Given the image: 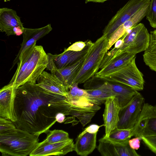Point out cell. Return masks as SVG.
<instances>
[{"label": "cell", "instance_id": "obj_1", "mask_svg": "<svg viewBox=\"0 0 156 156\" xmlns=\"http://www.w3.org/2000/svg\"><path fill=\"white\" fill-rule=\"evenodd\" d=\"M65 97L48 92L36 84L27 83L16 89L15 101L17 129L39 136L57 122L59 113L66 115Z\"/></svg>", "mask_w": 156, "mask_h": 156}, {"label": "cell", "instance_id": "obj_2", "mask_svg": "<svg viewBox=\"0 0 156 156\" xmlns=\"http://www.w3.org/2000/svg\"><path fill=\"white\" fill-rule=\"evenodd\" d=\"M36 42L20 56L16 70L9 83L17 88L27 83L36 84L38 78L48 64L47 54Z\"/></svg>", "mask_w": 156, "mask_h": 156}, {"label": "cell", "instance_id": "obj_3", "mask_svg": "<svg viewBox=\"0 0 156 156\" xmlns=\"http://www.w3.org/2000/svg\"><path fill=\"white\" fill-rule=\"evenodd\" d=\"M150 34L142 23L129 29L115 44V46L105 55L100 66L101 69L120 54L127 52L136 55L144 51L150 41Z\"/></svg>", "mask_w": 156, "mask_h": 156}, {"label": "cell", "instance_id": "obj_4", "mask_svg": "<svg viewBox=\"0 0 156 156\" xmlns=\"http://www.w3.org/2000/svg\"><path fill=\"white\" fill-rule=\"evenodd\" d=\"M39 136L16 128L0 132V151L3 156L30 155L39 143Z\"/></svg>", "mask_w": 156, "mask_h": 156}, {"label": "cell", "instance_id": "obj_5", "mask_svg": "<svg viewBox=\"0 0 156 156\" xmlns=\"http://www.w3.org/2000/svg\"><path fill=\"white\" fill-rule=\"evenodd\" d=\"M108 41L107 36L102 35L94 43L73 83H85L95 76L99 71L104 58L108 51Z\"/></svg>", "mask_w": 156, "mask_h": 156}, {"label": "cell", "instance_id": "obj_6", "mask_svg": "<svg viewBox=\"0 0 156 156\" xmlns=\"http://www.w3.org/2000/svg\"><path fill=\"white\" fill-rule=\"evenodd\" d=\"M135 59L136 56L128 64L115 72L97 78L103 81L125 84L137 90H142L145 82L144 76L136 66Z\"/></svg>", "mask_w": 156, "mask_h": 156}, {"label": "cell", "instance_id": "obj_7", "mask_svg": "<svg viewBox=\"0 0 156 156\" xmlns=\"http://www.w3.org/2000/svg\"><path fill=\"white\" fill-rule=\"evenodd\" d=\"M133 129L135 137L156 136V110L154 106L147 103L143 105Z\"/></svg>", "mask_w": 156, "mask_h": 156}, {"label": "cell", "instance_id": "obj_8", "mask_svg": "<svg viewBox=\"0 0 156 156\" xmlns=\"http://www.w3.org/2000/svg\"><path fill=\"white\" fill-rule=\"evenodd\" d=\"M150 1L129 0L121 8L109 21L103 31V35L108 39L120 26L129 20L146 4Z\"/></svg>", "mask_w": 156, "mask_h": 156}, {"label": "cell", "instance_id": "obj_9", "mask_svg": "<svg viewBox=\"0 0 156 156\" xmlns=\"http://www.w3.org/2000/svg\"><path fill=\"white\" fill-rule=\"evenodd\" d=\"M144 101L143 97L138 92L128 104L120 108L117 128L131 129L134 127L141 111Z\"/></svg>", "mask_w": 156, "mask_h": 156}, {"label": "cell", "instance_id": "obj_10", "mask_svg": "<svg viewBox=\"0 0 156 156\" xmlns=\"http://www.w3.org/2000/svg\"><path fill=\"white\" fill-rule=\"evenodd\" d=\"M93 43L90 40L87 41L86 47L81 51H64L58 55L48 53L47 69L49 70L51 68L60 69L73 64L87 55Z\"/></svg>", "mask_w": 156, "mask_h": 156}, {"label": "cell", "instance_id": "obj_11", "mask_svg": "<svg viewBox=\"0 0 156 156\" xmlns=\"http://www.w3.org/2000/svg\"><path fill=\"white\" fill-rule=\"evenodd\" d=\"M24 27L16 11L7 8L0 9V30L7 36H20L23 34Z\"/></svg>", "mask_w": 156, "mask_h": 156}, {"label": "cell", "instance_id": "obj_12", "mask_svg": "<svg viewBox=\"0 0 156 156\" xmlns=\"http://www.w3.org/2000/svg\"><path fill=\"white\" fill-rule=\"evenodd\" d=\"M72 139L60 142L44 144L38 143L30 156H63L74 151Z\"/></svg>", "mask_w": 156, "mask_h": 156}, {"label": "cell", "instance_id": "obj_13", "mask_svg": "<svg viewBox=\"0 0 156 156\" xmlns=\"http://www.w3.org/2000/svg\"><path fill=\"white\" fill-rule=\"evenodd\" d=\"M16 89L8 83L0 91V118L10 120L13 123L16 121L15 109Z\"/></svg>", "mask_w": 156, "mask_h": 156}, {"label": "cell", "instance_id": "obj_14", "mask_svg": "<svg viewBox=\"0 0 156 156\" xmlns=\"http://www.w3.org/2000/svg\"><path fill=\"white\" fill-rule=\"evenodd\" d=\"M98 151L103 156H139L130 147L129 141L122 143L112 142L103 137L99 140Z\"/></svg>", "mask_w": 156, "mask_h": 156}, {"label": "cell", "instance_id": "obj_15", "mask_svg": "<svg viewBox=\"0 0 156 156\" xmlns=\"http://www.w3.org/2000/svg\"><path fill=\"white\" fill-rule=\"evenodd\" d=\"M103 118L105 127V138L108 137L111 131L117 127L120 107L115 97L108 98L105 103Z\"/></svg>", "mask_w": 156, "mask_h": 156}, {"label": "cell", "instance_id": "obj_16", "mask_svg": "<svg viewBox=\"0 0 156 156\" xmlns=\"http://www.w3.org/2000/svg\"><path fill=\"white\" fill-rule=\"evenodd\" d=\"M96 87H101L110 90L115 94L120 108L128 104L138 92L135 89L123 83L104 81Z\"/></svg>", "mask_w": 156, "mask_h": 156}, {"label": "cell", "instance_id": "obj_17", "mask_svg": "<svg viewBox=\"0 0 156 156\" xmlns=\"http://www.w3.org/2000/svg\"><path fill=\"white\" fill-rule=\"evenodd\" d=\"M150 2H149L146 4L129 20L117 28L111 35L108 39V50L123 36L127 30L138 24L146 16Z\"/></svg>", "mask_w": 156, "mask_h": 156}, {"label": "cell", "instance_id": "obj_18", "mask_svg": "<svg viewBox=\"0 0 156 156\" xmlns=\"http://www.w3.org/2000/svg\"><path fill=\"white\" fill-rule=\"evenodd\" d=\"M52 29L51 24L45 27L35 29L24 28L23 34V41L21 47L16 58L14 60L11 70L18 62L21 55L30 47L37 41L48 34Z\"/></svg>", "mask_w": 156, "mask_h": 156}, {"label": "cell", "instance_id": "obj_19", "mask_svg": "<svg viewBox=\"0 0 156 156\" xmlns=\"http://www.w3.org/2000/svg\"><path fill=\"white\" fill-rule=\"evenodd\" d=\"M36 84L46 91L66 97L69 89L54 75L44 71L37 80Z\"/></svg>", "mask_w": 156, "mask_h": 156}, {"label": "cell", "instance_id": "obj_20", "mask_svg": "<svg viewBox=\"0 0 156 156\" xmlns=\"http://www.w3.org/2000/svg\"><path fill=\"white\" fill-rule=\"evenodd\" d=\"M86 56L71 65L60 69L51 68L49 70L69 89L81 69Z\"/></svg>", "mask_w": 156, "mask_h": 156}, {"label": "cell", "instance_id": "obj_21", "mask_svg": "<svg viewBox=\"0 0 156 156\" xmlns=\"http://www.w3.org/2000/svg\"><path fill=\"white\" fill-rule=\"evenodd\" d=\"M97 133L87 132L77 136L74 145V151L81 156L91 154L96 147Z\"/></svg>", "mask_w": 156, "mask_h": 156}, {"label": "cell", "instance_id": "obj_22", "mask_svg": "<svg viewBox=\"0 0 156 156\" xmlns=\"http://www.w3.org/2000/svg\"><path fill=\"white\" fill-rule=\"evenodd\" d=\"M135 55L126 52L120 54L100 69L94 76L99 78L115 72L129 63Z\"/></svg>", "mask_w": 156, "mask_h": 156}, {"label": "cell", "instance_id": "obj_23", "mask_svg": "<svg viewBox=\"0 0 156 156\" xmlns=\"http://www.w3.org/2000/svg\"><path fill=\"white\" fill-rule=\"evenodd\" d=\"M150 41L143 55L144 62L151 70L156 72V30L151 31Z\"/></svg>", "mask_w": 156, "mask_h": 156}, {"label": "cell", "instance_id": "obj_24", "mask_svg": "<svg viewBox=\"0 0 156 156\" xmlns=\"http://www.w3.org/2000/svg\"><path fill=\"white\" fill-rule=\"evenodd\" d=\"M86 90L88 98L100 105L105 103L108 98L115 97V94L110 90L101 87Z\"/></svg>", "mask_w": 156, "mask_h": 156}, {"label": "cell", "instance_id": "obj_25", "mask_svg": "<svg viewBox=\"0 0 156 156\" xmlns=\"http://www.w3.org/2000/svg\"><path fill=\"white\" fill-rule=\"evenodd\" d=\"M133 136V128L131 129H121L116 127L111 131L108 137L105 138L114 142L122 143L129 141Z\"/></svg>", "mask_w": 156, "mask_h": 156}, {"label": "cell", "instance_id": "obj_26", "mask_svg": "<svg viewBox=\"0 0 156 156\" xmlns=\"http://www.w3.org/2000/svg\"><path fill=\"white\" fill-rule=\"evenodd\" d=\"M46 134L47 138L41 142L42 143H55L65 141L70 138L68 133L62 130H49Z\"/></svg>", "mask_w": 156, "mask_h": 156}, {"label": "cell", "instance_id": "obj_27", "mask_svg": "<svg viewBox=\"0 0 156 156\" xmlns=\"http://www.w3.org/2000/svg\"><path fill=\"white\" fill-rule=\"evenodd\" d=\"M78 83H74L69 87L67 94L65 97L69 101H78L88 98L86 89L79 88Z\"/></svg>", "mask_w": 156, "mask_h": 156}, {"label": "cell", "instance_id": "obj_28", "mask_svg": "<svg viewBox=\"0 0 156 156\" xmlns=\"http://www.w3.org/2000/svg\"><path fill=\"white\" fill-rule=\"evenodd\" d=\"M146 19L151 26L156 28V0L150 1L148 10L146 15Z\"/></svg>", "mask_w": 156, "mask_h": 156}, {"label": "cell", "instance_id": "obj_29", "mask_svg": "<svg viewBox=\"0 0 156 156\" xmlns=\"http://www.w3.org/2000/svg\"><path fill=\"white\" fill-rule=\"evenodd\" d=\"M141 138L147 146L156 154V136H142Z\"/></svg>", "mask_w": 156, "mask_h": 156}, {"label": "cell", "instance_id": "obj_30", "mask_svg": "<svg viewBox=\"0 0 156 156\" xmlns=\"http://www.w3.org/2000/svg\"><path fill=\"white\" fill-rule=\"evenodd\" d=\"M16 128L13 122L10 120L0 118V132Z\"/></svg>", "mask_w": 156, "mask_h": 156}, {"label": "cell", "instance_id": "obj_31", "mask_svg": "<svg viewBox=\"0 0 156 156\" xmlns=\"http://www.w3.org/2000/svg\"><path fill=\"white\" fill-rule=\"evenodd\" d=\"M87 41H79L75 42L68 48L65 49L64 51H81L85 48L87 44Z\"/></svg>", "mask_w": 156, "mask_h": 156}, {"label": "cell", "instance_id": "obj_32", "mask_svg": "<svg viewBox=\"0 0 156 156\" xmlns=\"http://www.w3.org/2000/svg\"><path fill=\"white\" fill-rule=\"evenodd\" d=\"M105 126L104 124L99 126L96 124H92L86 127L84 130L79 135H83L87 132L90 133H97L100 127Z\"/></svg>", "mask_w": 156, "mask_h": 156}, {"label": "cell", "instance_id": "obj_33", "mask_svg": "<svg viewBox=\"0 0 156 156\" xmlns=\"http://www.w3.org/2000/svg\"><path fill=\"white\" fill-rule=\"evenodd\" d=\"M142 138L139 137H136L129 141V144L130 147L132 149L137 150L140 147V140Z\"/></svg>", "mask_w": 156, "mask_h": 156}, {"label": "cell", "instance_id": "obj_34", "mask_svg": "<svg viewBox=\"0 0 156 156\" xmlns=\"http://www.w3.org/2000/svg\"><path fill=\"white\" fill-rule=\"evenodd\" d=\"M65 115L63 113H58L55 117L57 122L61 123L64 122L65 121Z\"/></svg>", "mask_w": 156, "mask_h": 156}, {"label": "cell", "instance_id": "obj_35", "mask_svg": "<svg viewBox=\"0 0 156 156\" xmlns=\"http://www.w3.org/2000/svg\"><path fill=\"white\" fill-rule=\"evenodd\" d=\"M108 0H86L85 3H87L88 2H94L103 3Z\"/></svg>", "mask_w": 156, "mask_h": 156}, {"label": "cell", "instance_id": "obj_36", "mask_svg": "<svg viewBox=\"0 0 156 156\" xmlns=\"http://www.w3.org/2000/svg\"><path fill=\"white\" fill-rule=\"evenodd\" d=\"M4 1L5 2H6L8 1H10V0H4Z\"/></svg>", "mask_w": 156, "mask_h": 156}, {"label": "cell", "instance_id": "obj_37", "mask_svg": "<svg viewBox=\"0 0 156 156\" xmlns=\"http://www.w3.org/2000/svg\"><path fill=\"white\" fill-rule=\"evenodd\" d=\"M154 106V108L156 110V105H155Z\"/></svg>", "mask_w": 156, "mask_h": 156}, {"label": "cell", "instance_id": "obj_38", "mask_svg": "<svg viewBox=\"0 0 156 156\" xmlns=\"http://www.w3.org/2000/svg\"><path fill=\"white\" fill-rule=\"evenodd\" d=\"M142 0L147 1H151V0Z\"/></svg>", "mask_w": 156, "mask_h": 156}]
</instances>
